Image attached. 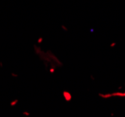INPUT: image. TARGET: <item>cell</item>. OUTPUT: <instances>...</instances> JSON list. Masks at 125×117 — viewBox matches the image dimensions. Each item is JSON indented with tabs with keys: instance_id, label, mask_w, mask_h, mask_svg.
Listing matches in <instances>:
<instances>
[{
	"instance_id": "cell-8",
	"label": "cell",
	"mask_w": 125,
	"mask_h": 117,
	"mask_svg": "<svg viewBox=\"0 0 125 117\" xmlns=\"http://www.w3.org/2000/svg\"><path fill=\"white\" fill-rule=\"evenodd\" d=\"M42 42H43V37H38L37 38V43L38 44H41Z\"/></svg>"
},
{
	"instance_id": "cell-10",
	"label": "cell",
	"mask_w": 125,
	"mask_h": 117,
	"mask_svg": "<svg viewBox=\"0 0 125 117\" xmlns=\"http://www.w3.org/2000/svg\"><path fill=\"white\" fill-rule=\"evenodd\" d=\"M22 114H23V115H25V116H29V115H30V112H22Z\"/></svg>"
},
{
	"instance_id": "cell-9",
	"label": "cell",
	"mask_w": 125,
	"mask_h": 117,
	"mask_svg": "<svg viewBox=\"0 0 125 117\" xmlns=\"http://www.w3.org/2000/svg\"><path fill=\"white\" fill-rule=\"evenodd\" d=\"M61 28H62V29H63L64 31H68V28L65 26V25H63V24H62V25H61Z\"/></svg>"
},
{
	"instance_id": "cell-12",
	"label": "cell",
	"mask_w": 125,
	"mask_h": 117,
	"mask_svg": "<svg viewBox=\"0 0 125 117\" xmlns=\"http://www.w3.org/2000/svg\"><path fill=\"white\" fill-rule=\"evenodd\" d=\"M91 79H92V80H93V81L95 80V79H94V76H93V75H91Z\"/></svg>"
},
{
	"instance_id": "cell-13",
	"label": "cell",
	"mask_w": 125,
	"mask_h": 117,
	"mask_svg": "<svg viewBox=\"0 0 125 117\" xmlns=\"http://www.w3.org/2000/svg\"><path fill=\"white\" fill-rule=\"evenodd\" d=\"M11 75H12L13 77H18V75H17V74H13V73H12V74H11Z\"/></svg>"
},
{
	"instance_id": "cell-5",
	"label": "cell",
	"mask_w": 125,
	"mask_h": 117,
	"mask_svg": "<svg viewBox=\"0 0 125 117\" xmlns=\"http://www.w3.org/2000/svg\"><path fill=\"white\" fill-rule=\"evenodd\" d=\"M49 71H50V72H51L52 74H53V73L55 72V68H54V67L52 66V67H51V68L49 69Z\"/></svg>"
},
{
	"instance_id": "cell-11",
	"label": "cell",
	"mask_w": 125,
	"mask_h": 117,
	"mask_svg": "<svg viewBox=\"0 0 125 117\" xmlns=\"http://www.w3.org/2000/svg\"><path fill=\"white\" fill-rule=\"evenodd\" d=\"M114 115H115V113H114V112H111V113H110V116H111V117H113V116H114Z\"/></svg>"
},
{
	"instance_id": "cell-14",
	"label": "cell",
	"mask_w": 125,
	"mask_h": 117,
	"mask_svg": "<svg viewBox=\"0 0 125 117\" xmlns=\"http://www.w3.org/2000/svg\"><path fill=\"white\" fill-rule=\"evenodd\" d=\"M121 88H122V85H120V86H119V90H120Z\"/></svg>"
},
{
	"instance_id": "cell-4",
	"label": "cell",
	"mask_w": 125,
	"mask_h": 117,
	"mask_svg": "<svg viewBox=\"0 0 125 117\" xmlns=\"http://www.w3.org/2000/svg\"><path fill=\"white\" fill-rule=\"evenodd\" d=\"M112 96H113V97H125V93L120 90L115 91L112 93Z\"/></svg>"
},
{
	"instance_id": "cell-2",
	"label": "cell",
	"mask_w": 125,
	"mask_h": 117,
	"mask_svg": "<svg viewBox=\"0 0 125 117\" xmlns=\"http://www.w3.org/2000/svg\"><path fill=\"white\" fill-rule=\"evenodd\" d=\"M62 97L64 98V100L66 101V102H70V101L72 100V95L68 91H63L62 92Z\"/></svg>"
},
{
	"instance_id": "cell-3",
	"label": "cell",
	"mask_w": 125,
	"mask_h": 117,
	"mask_svg": "<svg viewBox=\"0 0 125 117\" xmlns=\"http://www.w3.org/2000/svg\"><path fill=\"white\" fill-rule=\"evenodd\" d=\"M98 96H99L101 98H103V99H109L111 97H113L112 93H99Z\"/></svg>"
},
{
	"instance_id": "cell-15",
	"label": "cell",
	"mask_w": 125,
	"mask_h": 117,
	"mask_svg": "<svg viewBox=\"0 0 125 117\" xmlns=\"http://www.w3.org/2000/svg\"><path fill=\"white\" fill-rule=\"evenodd\" d=\"M124 93H125V91H124Z\"/></svg>"
},
{
	"instance_id": "cell-1",
	"label": "cell",
	"mask_w": 125,
	"mask_h": 117,
	"mask_svg": "<svg viewBox=\"0 0 125 117\" xmlns=\"http://www.w3.org/2000/svg\"><path fill=\"white\" fill-rule=\"evenodd\" d=\"M35 52L37 55L39 56V58L43 60L45 62V65L47 64V62L51 63L53 67H62V63L59 60L57 56H55V54L51 52V51H48V52H43L41 49L38 48L37 45H35Z\"/></svg>"
},
{
	"instance_id": "cell-7",
	"label": "cell",
	"mask_w": 125,
	"mask_h": 117,
	"mask_svg": "<svg viewBox=\"0 0 125 117\" xmlns=\"http://www.w3.org/2000/svg\"><path fill=\"white\" fill-rule=\"evenodd\" d=\"M116 46H117V42H111L109 44V48H115V47H116Z\"/></svg>"
},
{
	"instance_id": "cell-6",
	"label": "cell",
	"mask_w": 125,
	"mask_h": 117,
	"mask_svg": "<svg viewBox=\"0 0 125 117\" xmlns=\"http://www.w3.org/2000/svg\"><path fill=\"white\" fill-rule=\"evenodd\" d=\"M18 102H19L18 99H14V101L10 102V106H15L16 104H18Z\"/></svg>"
}]
</instances>
